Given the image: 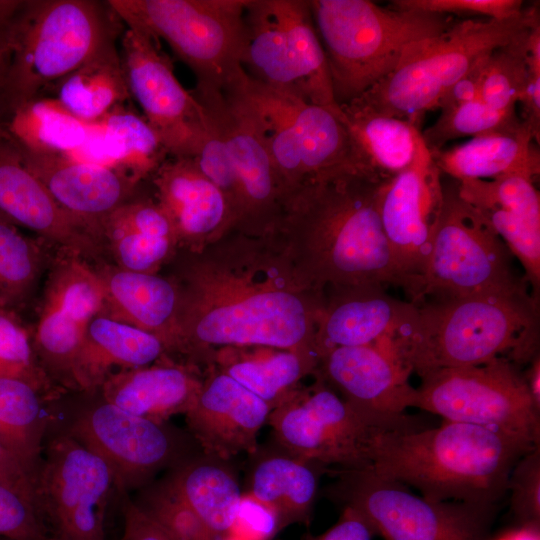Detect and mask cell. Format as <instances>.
<instances>
[{
    "instance_id": "cell-1",
    "label": "cell",
    "mask_w": 540,
    "mask_h": 540,
    "mask_svg": "<svg viewBox=\"0 0 540 540\" xmlns=\"http://www.w3.org/2000/svg\"><path fill=\"white\" fill-rule=\"evenodd\" d=\"M385 181L363 172L341 173L285 203L279 223L303 244L311 279L336 287L380 284L405 291L379 216Z\"/></svg>"
},
{
    "instance_id": "cell-2",
    "label": "cell",
    "mask_w": 540,
    "mask_h": 540,
    "mask_svg": "<svg viewBox=\"0 0 540 540\" xmlns=\"http://www.w3.org/2000/svg\"><path fill=\"white\" fill-rule=\"evenodd\" d=\"M537 446L493 428L445 421L385 435L370 470L430 500L496 505L516 462Z\"/></svg>"
},
{
    "instance_id": "cell-3",
    "label": "cell",
    "mask_w": 540,
    "mask_h": 540,
    "mask_svg": "<svg viewBox=\"0 0 540 540\" xmlns=\"http://www.w3.org/2000/svg\"><path fill=\"white\" fill-rule=\"evenodd\" d=\"M392 347L418 376L446 368L474 366L497 357L516 365L537 354V300L527 292L425 300Z\"/></svg>"
},
{
    "instance_id": "cell-4",
    "label": "cell",
    "mask_w": 540,
    "mask_h": 540,
    "mask_svg": "<svg viewBox=\"0 0 540 540\" xmlns=\"http://www.w3.org/2000/svg\"><path fill=\"white\" fill-rule=\"evenodd\" d=\"M336 103L346 104L398 64L405 49L442 34L453 16L387 8L369 0H309Z\"/></svg>"
},
{
    "instance_id": "cell-5",
    "label": "cell",
    "mask_w": 540,
    "mask_h": 540,
    "mask_svg": "<svg viewBox=\"0 0 540 540\" xmlns=\"http://www.w3.org/2000/svg\"><path fill=\"white\" fill-rule=\"evenodd\" d=\"M123 25L107 1H19L2 88L11 111L115 43Z\"/></svg>"
},
{
    "instance_id": "cell-6",
    "label": "cell",
    "mask_w": 540,
    "mask_h": 540,
    "mask_svg": "<svg viewBox=\"0 0 540 540\" xmlns=\"http://www.w3.org/2000/svg\"><path fill=\"white\" fill-rule=\"evenodd\" d=\"M272 159L283 203L305 187L347 172L371 174L339 108L306 102L245 75L234 87Z\"/></svg>"
},
{
    "instance_id": "cell-7",
    "label": "cell",
    "mask_w": 540,
    "mask_h": 540,
    "mask_svg": "<svg viewBox=\"0 0 540 540\" xmlns=\"http://www.w3.org/2000/svg\"><path fill=\"white\" fill-rule=\"evenodd\" d=\"M74 393L48 402L47 428L70 435L99 455L128 493L201 452L187 430L128 413L98 389Z\"/></svg>"
},
{
    "instance_id": "cell-8",
    "label": "cell",
    "mask_w": 540,
    "mask_h": 540,
    "mask_svg": "<svg viewBox=\"0 0 540 540\" xmlns=\"http://www.w3.org/2000/svg\"><path fill=\"white\" fill-rule=\"evenodd\" d=\"M275 443L325 472L370 469L381 439L425 428L406 413L373 414L352 406L320 378L272 409L268 422Z\"/></svg>"
},
{
    "instance_id": "cell-9",
    "label": "cell",
    "mask_w": 540,
    "mask_h": 540,
    "mask_svg": "<svg viewBox=\"0 0 540 540\" xmlns=\"http://www.w3.org/2000/svg\"><path fill=\"white\" fill-rule=\"evenodd\" d=\"M127 27L164 40L197 89L225 91L244 78L247 0H108Z\"/></svg>"
},
{
    "instance_id": "cell-10",
    "label": "cell",
    "mask_w": 540,
    "mask_h": 540,
    "mask_svg": "<svg viewBox=\"0 0 540 540\" xmlns=\"http://www.w3.org/2000/svg\"><path fill=\"white\" fill-rule=\"evenodd\" d=\"M242 66L249 78L339 108L309 0H247Z\"/></svg>"
},
{
    "instance_id": "cell-11",
    "label": "cell",
    "mask_w": 540,
    "mask_h": 540,
    "mask_svg": "<svg viewBox=\"0 0 540 540\" xmlns=\"http://www.w3.org/2000/svg\"><path fill=\"white\" fill-rule=\"evenodd\" d=\"M32 485V507L49 540H107L109 508L125 492L99 455L51 428Z\"/></svg>"
},
{
    "instance_id": "cell-12",
    "label": "cell",
    "mask_w": 540,
    "mask_h": 540,
    "mask_svg": "<svg viewBox=\"0 0 540 540\" xmlns=\"http://www.w3.org/2000/svg\"><path fill=\"white\" fill-rule=\"evenodd\" d=\"M512 254L484 217L443 185V205L422 278L419 303L529 291L512 265Z\"/></svg>"
},
{
    "instance_id": "cell-13",
    "label": "cell",
    "mask_w": 540,
    "mask_h": 540,
    "mask_svg": "<svg viewBox=\"0 0 540 540\" xmlns=\"http://www.w3.org/2000/svg\"><path fill=\"white\" fill-rule=\"evenodd\" d=\"M326 495L359 512L384 540H485L496 505L434 501L370 469L340 471Z\"/></svg>"
},
{
    "instance_id": "cell-14",
    "label": "cell",
    "mask_w": 540,
    "mask_h": 540,
    "mask_svg": "<svg viewBox=\"0 0 540 540\" xmlns=\"http://www.w3.org/2000/svg\"><path fill=\"white\" fill-rule=\"evenodd\" d=\"M312 317L299 295L278 287L213 304L195 300L179 310L176 350L196 355L215 345L315 351Z\"/></svg>"
},
{
    "instance_id": "cell-15",
    "label": "cell",
    "mask_w": 540,
    "mask_h": 540,
    "mask_svg": "<svg viewBox=\"0 0 540 540\" xmlns=\"http://www.w3.org/2000/svg\"><path fill=\"white\" fill-rule=\"evenodd\" d=\"M416 387L414 408L540 443V407L524 374L507 357L486 363L436 370Z\"/></svg>"
},
{
    "instance_id": "cell-16",
    "label": "cell",
    "mask_w": 540,
    "mask_h": 540,
    "mask_svg": "<svg viewBox=\"0 0 540 540\" xmlns=\"http://www.w3.org/2000/svg\"><path fill=\"white\" fill-rule=\"evenodd\" d=\"M442 205L441 172L422 139L411 165L384 182L378 203L384 235L414 304L420 299Z\"/></svg>"
},
{
    "instance_id": "cell-17",
    "label": "cell",
    "mask_w": 540,
    "mask_h": 540,
    "mask_svg": "<svg viewBox=\"0 0 540 540\" xmlns=\"http://www.w3.org/2000/svg\"><path fill=\"white\" fill-rule=\"evenodd\" d=\"M120 57L130 97L169 155L191 157L202 131L204 110L194 93L177 79L159 40L142 29L125 26Z\"/></svg>"
},
{
    "instance_id": "cell-18",
    "label": "cell",
    "mask_w": 540,
    "mask_h": 540,
    "mask_svg": "<svg viewBox=\"0 0 540 540\" xmlns=\"http://www.w3.org/2000/svg\"><path fill=\"white\" fill-rule=\"evenodd\" d=\"M104 289L87 260L65 253L46 284L32 337L37 360L62 392L77 391L72 367L90 321L103 310Z\"/></svg>"
},
{
    "instance_id": "cell-19",
    "label": "cell",
    "mask_w": 540,
    "mask_h": 540,
    "mask_svg": "<svg viewBox=\"0 0 540 540\" xmlns=\"http://www.w3.org/2000/svg\"><path fill=\"white\" fill-rule=\"evenodd\" d=\"M228 148L239 181L244 224L278 222L283 211V195L276 171L240 94L234 89H194Z\"/></svg>"
},
{
    "instance_id": "cell-20",
    "label": "cell",
    "mask_w": 540,
    "mask_h": 540,
    "mask_svg": "<svg viewBox=\"0 0 540 540\" xmlns=\"http://www.w3.org/2000/svg\"><path fill=\"white\" fill-rule=\"evenodd\" d=\"M319 378L357 409L398 415L414 407L412 374L396 355L391 338L363 346L333 348L318 359Z\"/></svg>"
},
{
    "instance_id": "cell-21",
    "label": "cell",
    "mask_w": 540,
    "mask_h": 540,
    "mask_svg": "<svg viewBox=\"0 0 540 540\" xmlns=\"http://www.w3.org/2000/svg\"><path fill=\"white\" fill-rule=\"evenodd\" d=\"M0 215L59 245L65 253L87 261L100 254L99 236L54 200L7 135L0 137Z\"/></svg>"
},
{
    "instance_id": "cell-22",
    "label": "cell",
    "mask_w": 540,
    "mask_h": 540,
    "mask_svg": "<svg viewBox=\"0 0 540 540\" xmlns=\"http://www.w3.org/2000/svg\"><path fill=\"white\" fill-rule=\"evenodd\" d=\"M270 413L267 403L219 371L202 381L185 422L204 454L229 461L257 451L259 431Z\"/></svg>"
},
{
    "instance_id": "cell-23",
    "label": "cell",
    "mask_w": 540,
    "mask_h": 540,
    "mask_svg": "<svg viewBox=\"0 0 540 540\" xmlns=\"http://www.w3.org/2000/svg\"><path fill=\"white\" fill-rule=\"evenodd\" d=\"M19 151L25 166L54 200L91 227L103 243V222L130 200L137 183L114 169L80 162L64 154Z\"/></svg>"
},
{
    "instance_id": "cell-24",
    "label": "cell",
    "mask_w": 540,
    "mask_h": 540,
    "mask_svg": "<svg viewBox=\"0 0 540 540\" xmlns=\"http://www.w3.org/2000/svg\"><path fill=\"white\" fill-rule=\"evenodd\" d=\"M384 285L337 287L340 294L319 313L318 359L337 347L363 346L394 338L413 321L416 304L389 295Z\"/></svg>"
},
{
    "instance_id": "cell-25",
    "label": "cell",
    "mask_w": 540,
    "mask_h": 540,
    "mask_svg": "<svg viewBox=\"0 0 540 540\" xmlns=\"http://www.w3.org/2000/svg\"><path fill=\"white\" fill-rule=\"evenodd\" d=\"M152 177L178 240L198 241L234 223L226 197L191 158L170 156Z\"/></svg>"
},
{
    "instance_id": "cell-26",
    "label": "cell",
    "mask_w": 540,
    "mask_h": 540,
    "mask_svg": "<svg viewBox=\"0 0 540 540\" xmlns=\"http://www.w3.org/2000/svg\"><path fill=\"white\" fill-rule=\"evenodd\" d=\"M248 498L268 511L277 532L291 524H308L323 468L295 457L275 443L250 455Z\"/></svg>"
},
{
    "instance_id": "cell-27",
    "label": "cell",
    "mask_w": 540,
    "mask_h": 540,
    "mask_svg": "<svg viewBox=\"0 0 540 540\" xmlns=\"http://www.w3.org/2000/svg\"><path fill=\"white\" fill-rule=\"evenodd\" d=\"M161 357L156 362L111 374L98 389L120 409L157 422H168L193 405L202 381L188 365Z\"/></svg>"
},
{
    "instance_id": "cell-28",
    "label": "cell",
    "mask_w": 540,
    "mask_h": 540,
    "mask_svg": "<svg viewBox=\"0 0 540 540\" xmlns=\"http://www.w3.org/2000/svg\"><path fill=\"white\" fill-rule=\"evenodd\" d=\"M104 289L101 313L158 336L175 350L180 300L168 280L112 265L96 269Z\"/></svg>"
},
{
    "instance_id": "cell-29",
    "label": "cell",
    "mask_w": 540,
    "mask_h": 540,
    "mask_svg": "<svg viewBox=\"0 0 540 540\" xmlns=\"http://www.w3.org/2000/svg\"><path fill=\"white\" fill-rule=\"evenodd\" d=\"M165 351L158 336L99 313L88 324L73 362L76 390H97L111 374L150 365Z\"/></svg>"
},
{
    "instance_id": "cell-30",
    "label": "cell",
    "mask_w": 540,
    "mask_h": 540,
    "mask_svg": "<svg viewBox=\"0 0 540 540\" xmlns=\"http://www.w3.org/2000/svg\"><path fill=\"white\" fill-rule=\"evenodd\" d=\"M537 17L538 9L531 6L511 18L457 21L442 34L425 39L427 65L443 93L476 63L509 42Z\"/></svg>"
},
{
    "instance_id": "cell-31",
    "label": "cell",
    "mask_w": 540,
    "mask_h": 540,
    "mask_svg": "<svg viewBox=\"0 0 540 540\" xmlns=\"http://www.w3.org/2000/svg\"><path fill=\"white\" fill-rule=\"evenodd\" d=\"M538 143L522 121L516 129L472 137L460 145L430 154L440 172L456 181L493 179L510 173L536 178L540 173Z\"/></svg>"
},
{
    "instance_id": "cell-32",
    "label": "cell",
    "mask_w": 540,
    "mask_h": 540,
    "mask_svg": "<svg viewBox=\"0 0 540 540\" xmlns=\"http://www.w3.org/2000/svg\"><path fill=\"white\" fill-rule=\"evenodd\" d=\"M103 244H108L116 266L152 273L178 241L167 214L157 202L124 203L102 224Z\"/></svg>"
},
{
    "instance_id": "cell-33",
    "label": "cell",
    "mask_w": 540,
    "mask_h": 540,
    "mask_svg": "<svg viewBox=\"0 0 540 540\" xmlns=\"http://www.w3.org/2000/svg\"><path fill=\"white\" fill-rule=\"evenodd\" d=\"M165 477L214 535L220 539L229 536L243 496L228 461L201 451L170 469Z\"/></svg>"
},
{
    "instance_id": "cell-34",
    "label": "cell",
    "mask_w": 540,
    "mask_h": 540,
    "mask_svg": "<svg viewBox=\"0 0 540 540\" xmlns=\"http://www.w3.org/2000/svg\"><path fill=\"white\" fill-rule=\"evenodd\" d=\"M339 107L357 154L369 172L389 180L411 165L422 141L421 130L379 114L358 99Z\"/></svg>"
},
{
    "instance_id": "cell-35",
    "label": "cell",
    "mask_w": 540,
    "mask_h": 540,
    "mask_svg": "<svg viewBox=\"0 0 540 540\" xmlns=\"http://www.w3.org/2000/svg\"><path fill=\"white\" fill-rule=\"evenodd\" d=\"M424 40L409 45L397 66L356 98L373 111L419 130L426 113L438 109L443 93L427 65Z\"/></svg>"
},
{
    "instance_id": "cell-36",
    "label": "cell",
    "mask_w": 540,
    "mask_h": 540,
    "mask_svg": "<svg viewBox=\"0 0 540 540\" xmlns=\"http://www.w3.org/2000/svg\"><path fill=\"white\" fill-rule=\"evenodd\" d=\"M217 360L221 372L262 399L271 411L288 399L299 380L318 364L316 352L308 349L224 351Z\"/></svg>"
},
{
    "instance_id": "cell-37",
    "label": "cell",
    "mask_w": 540,
    "mask_h": 540,
    "mask_svg": "<svg viewBox=\"0 0 540 540\" xmlns=\"http://www.w3.org/2000/svg\"><path fill=\"white\" fill-rule=\"evenodd\" d=\"M53 85L55 98L87 123L102 119L131 100L116 42Z\"/></svg>"
},
{
    "instance_id": "cell-38",
    "label": "cell",
    "mask_w": 540,
    "mask_h": 540,
    "mask_svg": "<svg viewBox=\"0 0 540 540\" xmlns=\"http://www.w3.org/2000/svg\"><path fill=\"white\" fill-rule=\"evenodd\" d=\"M89 126L58 99L41 95L12 109L6 134L24 151L67 154L84 142Z\"/></svg>"
},
{
    "instance_id": "cell-39",
    "label": "cell",
    "mask_w": 540,
    "mask_h": 540,
    "mask_svg": "<svg viewBox=\"0 0 540 540\" xmlns=\"http://www.w3.org/2000/svg\"><path fill=\"white\" fill-rule=\"evenodd\" d=\"M48 400L25 382L0 378V441L31 478L49 423Z\"/></svg>"
},
{
    "instance_id": "cell-40",
    "label": "cell",
    "mask_w": 540,
    "mask_h": 540,
    "mask_svg": "<svg viewBox=\"0 0 540 540\" xmlns=\"http://www.w3.org/2000/svg\"><path fill=\"white\" fill-rule=\"evenodd\" d=\"M98 121L105 133L113 169L135 183L153 176L170 157L146 119L126 104L117 106Z\"/></svg>"
},
{
    "instance_id": "cell-41",
    "label": "cell",
    "mask_w": 540,
    "mask_h": 540,
    "mask_svg": "<svg viewBox=\"0 0 540 540\" xmlns=\"http://www.w3.org/2000/svg\"><path fill=\"white\" fill-rule=\"evenodd\" d=\"M533 22L505 45L492 51L485 62L479 99L492 108L516 109L530 74L528 36Z\"/></svg>"
},
{
    "instance_id": "cell-42",
    "label": "cell",
    "mask_w": 540,
    "mask_h": 540,
    "mask_svg": "<svg viewBox=\"0 0 540 540\" xmlns=\"http://www.w3.org/2000/svg\"><path fill=\"white\" fill-rule=\"evenodd\" d=\"M36 245L0 215V306L14 310L32 292L42 265Z\"/></svg>"
},
{
    "instance_id": "cell-43",
    "label": "cell",
    "mask_w": 540,
    "mask_h": 540,
    "mask_svg": "<svg viewBox=\"0 0 540 540\" xmlns=\"http://www.w3.org/2000/svg\"><path fill=\"white\" fill-rule=\"evenodd\" d=\"M521 124L516 109L497 110L475 99L441 111L438 119L421 132V136L427 149L436 151L451 140L513 130Z\"/></svg>"
},
{
    "instance_id": "cell-44",
    "label": "cell",
    "mask_w": 540,
    "mask_h": 540,
    "mask_svg": "<svg viewBox=\"0 0 540 540\" xmlns=\"http://www.w3.org/2000/svg\"><path fill=\"white\" fill-rule=\"evenodd\" d=\"M0 378L27 383L48 401L66 394L41 368L32 338L14 310L0 306Z\"/></svg>"
},
{
    "instance_id": "cell-45",
    "label": "cell",
    "mask_w": 540,
    "mask_h": 540,
    "mask_svg": "<svg viewBox=\"0 0 540 540\" xmlns=\"http://www.w3.org/2000/svg\"><path fill=\"white\" fill-rule=\"evenodd\" d=\"M131 499L174 540H223L203 524L165 476L138 489Z\"/></svg>"
},
{
    "instance_id": "cell-46",
    "label": "cell",
    "mask_w": 540,
    "mask_h": 540,
    "mask_svg": "<svg viewBox=\"0 0 540 540\" xmlns=\"http://www.w3.org/2000/svg\"><path fill=\"white\" fill-rule=\"evenodd\" d=\"M203 110L202 131L194 153L189 158L201 173L222 191L228 201L234 223H241L243 202L235 168L221 133L204 107Z\"/></svg>"
},
{
    "instance_id": "cell-47",
    "label": "cell",
    "mask_w": 540,
    "mask_h": 540,
    "mask_svg": "<svg viewBox=\"0 0 540 540\" xmlns=\"http://www.w3.org/2000/svg\"><path fill=\"white\" fill-rule=\"evenodd\" d=\"M508 491L517 525L540 526V446L516 462L508 479Z\"/></svg>"
},
{
    "instance_id": "cell-48",
    "label": "cell",
    "mask_w": 540,
    "mask_h": 540,
    "mask_svg": "<svg viewBox=\"0 0 540 540\" xmlns=\"http://www.w3.org/2000/svg\"><path fill=\"white\" fill-rule=\"evenodd\" d=\"M391 6L442 15L506 19L521 14V0H394Z\"/></svg>"
},
{
    "instance_id": "cell-49",
    "label": "cell",
    "mask_w": 540,
    "mask_h": 540,
    "mask_svg": "<svg viewBox=\"0 0 540 540\" xmlns=\"http://www.w3.org/2000/svg\"><path fill=\"white\" fill-rule=\"evenodd\" d=\"M0 536L14 540H49L32 505L0 484Z\"/></svg>"
},
{
    "instance_id": "cell-50",
    "label": "cell",
    "mask_w": 540,
    "mask_h": 540,
    "mask_svg": "<svg viewBox=\"0 0 540 540\" xmlns=\"http://www.w3.org/2000/svg\"><path fill=\"white\" fill-rule=\"evenodd\" d=\"M130 493L123 492L120 507L123 532L120 540H174L134 504Z\"/></svg>"
},
{
    "instance_id": "cell-51",
    "label": "cell",
    "mask_w": 540,
    "mask_h": 540,
    "mask_svg": "<svg viewBox=\"0 0 540 540\" xmlns=\"http://www.w3.org/2000/svg\"><path fill=\"white\" fill-rule=\"evenodd\" d=\"M375 535L371 525L359 512L343 507L333 526L317 536L308 535L305 540H372Z\"/></svg>"
},
{
    "instance_id": "cell-52",
    "label": "cell",
    "mask_w": 540,
    "mask_h": 540,
    "mask_svg": "<svg viewBox=\"0 0 540 540\" xmlns=\"http://www.w3.org/2000/svg\"><path fill=\"white\" fill-rule=\"evenodd\" d=\"M488 56L476 63L463 77L443 93L439 101L438 109L444 111L460 104L479 99L480 84Z\"/></svg>"
},
{
    "instance_id": "cell-53",
    "label": "cell",
    "mask_w": 540,
    "mask_h": 540,
    "mask_svg": "<svg viewBox=\"0 0 540 540\" xmlns=\"http://www.w3.org/2000/svg\"><path fill=\"white\" fill-rule=\"evenodd\" d=\"M0 484L11 489L32 505V478L19 460L0 441Z\"/></svg>"
},
{
    "instance_id": "cell-54",
    "label": "cell",
    "mask_w": 540,
    "mask_h": 540,
    "mask_svg": "<svg viewBox=\"0 0 540 540\" xmlns=\"http://www.w3.org/2000/svg\"><path fill=\"white\" fill-rule=\"evenodd\" d=\"M19 1H0V91L11 63V23Z\"/></svg>"
},
{
    "instance_id": "cell-55",
    "label": "cell",
    "mask_w": 540,
    "mask_h": 540,
    "mask_svg": "<svg viewBox=\"0 0 540 540\" xmlns=\"http://www.w3.org/2000/svg\"><path fill=\"white\" fill-rule=\"evenodd\" d=\"M485 540H540V526L517 525Z\"/></svg>"
},
{
    "instance_id": "cell-56",
    "label": "cell",
    "mask_w": 540,
    "mask_h": 540,
    "mask_svg": "<svg viewBox=\"0 0 540 540\" xmlns=\"http://www.w3.org/2000/svg\"><path fill=\"white\" fill-rule=\"evenodd\" d=\"M529 367L524 372L530 394L535 404L540 407V356L537 354L529 363Z\"/></svg>"
},
{
    "instance_id": "cell-57",
    "label": "cell",
    "mask_w": 540,
    "mask_h": 540,
    "mask_svg": "<svg viewBox=\"0 0 540 540\" xmlns=\"http://www.w3.org/2000/svg\"><path fill=\"white\" fill-rule=\"evenodd\" d=\"M11 114V108L0 91V137L7 135L6 126Z\"/></svg>"
},
{
    "instance_id": "cell-58",
    "label": "cell",
    "mask_w": 540,
    "mask_h": 540,
    "mask_svg": "<svg viewBox=\"0 0 540 540\" xmlns=\"http://www.w3.org/2000/svg\"><path fill=\"white\" fill-rule=\"evenodd\" d=\"M0 540H14V539H10V538H7V537L0 536Z\"/></svg>"
},
{
    "instance_id": "cell-59",
    "label": "cell",
    "mask_w": 540,
    "mask_h": 540,
    "mask_svg": "<svg viewBox=\"0 0 540 540\" xmlns=\"http://www.w3.org/2000/svg\"><path fill=\"white\" fill-rule=\"evenodd\" d=\"M223 540H229V538L227 537V538H225V539H223Z\"/></svg>"
},
{
    "instance_id": "cell-60",
    "label": "cell",
    "mask_w": 540,
    "mask_h": 540,
    "mask_svg": "<svg viewBox=\"0 0 540 540\" xmlns=\"http://www.w3.org/2000/svg\"><path fill=\"white\" fill-rule=\"evenodd\" d=\"M2 307V306H1Z\"/></svg>"
}]
</instances>
